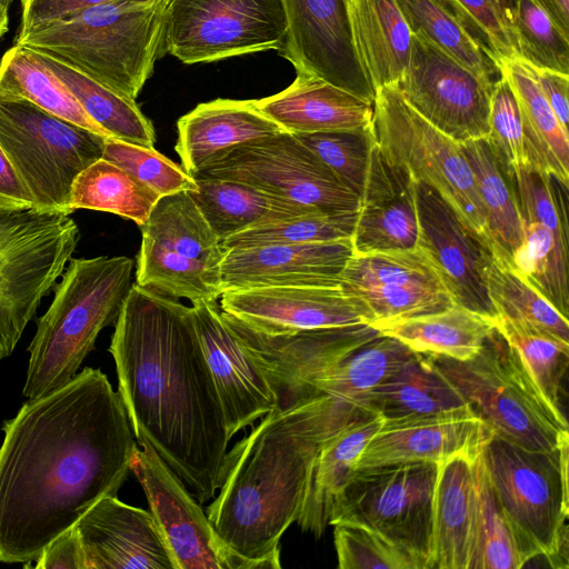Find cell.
Segmentation results:
<instances>
[{
	"label": "cell",
	"instance_id": "obj_1",
	"mask_svg": "<svg viewBox=\"0 0 569 569\" xmlns=\"http://www.w3.org/2000/svg\"><path fill=\"white\" fill-rule=\"evenodd\" d=\"M0 561L41 555L103 497L117 496L139 447L108 377L86 367L3 422Z\"/></svg>",
	"mask_w": 569,
	"mask_h": 569
},
{
	"label": "cell",
	"instance_id": "obj_2",
	"mask_svg": "<svg viewBox=\"0 0 569 569\" xmlns=\"http://www.w3.org/2000/svg\"><path fill=\"white\" fill-rule=\"evenodd\" d=\"M109 352L138 445L151 447L201 505L212 500L230 438L191 307L132 283Z\"/></svg>",
	"mask_w": 569,
	"mask_h": 569
},
{
	"label": "cell",
	"instance_id": "obj_3",
	"mask_svg": "<svg viewBox=\"0 0 569 569\" xmlns=\"http://www.w3.org/2000/svg\"><path fill=\"white\" fill-rule=\"evenodd\" d=\"M328 438L310 400L280 402L227 452L222 483L206 513L246 569H279L280 540L297 522L311 462Z\"/></svg>",
	"mask_w": 569,
	"mask_h": 569
},
{
	"label": "cell",
	"instance_id": "obj_4",
	"mask_svg": "<svg viewBox=\"0 0 569 569\" xmlns=\"http://www.w3.org/2000/svg\"><path fill=\"white\" fill-rule=\"evenodd\" d=\"M166 0H117L19 32L14 44L47 54L136 100L162 54Z\"/></svg>",
	"mask_w": 569,
	"mask_h": 569
},
{
	"label": "cell",
	"instance_id": "obj_5",
	"mask_svg": "<svg viewBox=\"0 0 569 569\" xmlns=\"http://www.w3.org/2000/svg\"><path fill=\"white\" fill-rule=\"evenodd\" d=\"M133 260L124 256L69 260L50 307L37 319L24 397L43 396L78 373L100 331L116 323L133 283Z\"/></svg>",
	"mask_w": 569,
	"mask_h": 569
},
{
	"label": "cell",
	"instance_id": "obj_6",
	"mask_svg": "<svg viewBox=\"0 0 569 569\" xmlns=\"http://www.w3.org/2000/svg\"><path fill=\"white\" fill-rule=\"evenodd\" d=\"M429 357L493 437L548 452L569 440L562 410L549 401L496 327L469 360Z\"/></svg>",
	"mask_w": 569,
	"mask_h": 569
},
{
	"label": "cell",
	"instance_id": "obj_7",
	"mask_svg": "<svg viewBox=\"0 0 569 569\" xmlns=\"http://www.w3.org/2000/svg\"><path fill=\"white\" fill-rule=\"evenodd\" d=\"M568 447L529 450L492 437L482 456L498 500L533 559L545 556L552 567H568Z\"/></svg>",
	"mask_w": 569,
	"mask_h": 569
},
{
	"label": "cell",
	"instance_id": "obj_8",
	"mask_svg": "<svg viewBox=\"0 0 569 569\" xmlns=\"http://www.w3.org/2000/svg\"><path fill=\"white\" fill-rule=\"evenodd\" d=\"M80 237L69 213L0 211V360L13 352Z\"/></svg>",
	"mask_w": 569,
	"mask_h": 569
},
{
	"label": "cell",
	"instance_id": "obj_9",
	"mask_svg": "<svg viewBox=\"0 0 569 569\" xmlns=\"http://www.w3.org/2000/svg\"><path fill=\"white\" fill-rule=\"evenodd\" d=\"M372 130L383 158L437 191L490 250L485 211L461 143L421 117L397 83L376 90Z\"/></svg>",
	"mask_w": 569,
	"mask_h": 569
},
{
	"label": "cell",
	"instance_id": "obj_10",
	"mask_svg": "<svg viewBox=\"0 0 569 569\" xmlns=\"http://www.w3.org/2000/svg\"><path fill=\"white\" fill-rule=\"evenodd\" d=\"M104 139L27 100L0 98V147L37 210L72 213V183L102 158Z\"/></svg>",
	"mask_w": 569,
	"mask_h": 569
},
{
	"label": "cell",
	"instance_id": "obj_11",
	"mask_svg": "<svg viewBox=\"0 0 569 569\" xmlns=\"http://www.w3.org/2000/svg\"><path fill=\"white\" fill-rule=\"evenodd\" d=\"M140 229L137 284L192 303L218 300L224 250L188 191L159 198Z\"/></svg>",
	"mask_w": 569,
	"mask_h": 569
},
{
	"label": "cell",
	"instance_id": "obj_12",
	"mask_svg": "<svg viewBox=\"0 0 569 569\" xmlns=\"http://www.w3.org/2000/svg\"><path fill=\"white\" fill-rule=\"evenodd\" d=\"M438 465L405 462L355 469L333 508L338 522L366 527L432 569L433 491Z\"/></svg>",
	"mask_w": 569,
	"mask_h": 569
},
{
	"label": "cell",
	"instance_id": "obj_13",
	"mask_svg": "<svg viewBox=\"0 0 569 569\" xmlns=\"http://www.w3.org/2000/svg\"><path fill=\"white\" fill-rule=\"evenodd\" d=\"M287 31L281 0H166L162 54L194 64L279 51Z\"/></svg>",
	"mask_w": 569,
	"mask_h": 569
},
{
	"label": "cell",
	"instance_id": "obj_14",
	"mask_svg": "<svg viewBox=\"0 0 569 569\" xmlns=\"http://www.w3.org/2000/svg\"><path fill=\"white\" fill-rule=\"evenodd\" d=\"M196 176L244 182L325 211H358L360 207V196L286 131L240 146Z\"/></svg>",
	"mask_w": 569,
	"mask_h": 569
},
{
	"label": "cell",
	"instance_id": "obj_15",
	"mask_svg": "<svg viewBox=\"0 0 569 569\" xmlns=\"http://www.w3.org/2000/svg\"><path fill=\"white\" fill-rule=\"evenodd\" d=\"M493 83L412 34L408 67L397 86L421 117L462 143L486 139Z\"/></svg>",
	"mask_w": 569,
	"mask_h": 569
},
{
	"label": "cell",
	"instance_id": "obj_16",
	"mask_svg": "<svg viewBox=\"0 0 569 569\" xmlns=\"http://www.w3.org/2000/svg\"><path fill=\"white\" fill-rule=\"evenodd\" d=\"M131 472L140 483L173 569H246L219 538L206 510L148 445H139Z\"/></svg>",
	"mask_w": 569,
	"mask_h": 569
},
{
	"label": "cell",
	"instance_id": "obj_17",
	"mask_svg": "<svg viewBox=\"0 0 569 569\" xmlns=\"http://www.w3.org/2000/svg\"><path fill=\"white\" fill-rule=\"evenodd\" d=\"M219 298L229 321L263 337L369 323L365 306L340 284L231 290Z\"/></svg>",
	"mask_w": 569,
	"mask_h": 569
},
{
	"label": "cell",
	"instance_id": "obj_18",
	"mask_svg": "<svg viewBox=\"0 0 569 569\" xmlns=\"http://www.w3.org/2000/svg\"><path fill=\"white\" fill-rule=\"evenodd\" d=\"M191 310L231 439L277 409L279 396L251 350L227 321L217 301L192 303Z\"/></svg>",
	"mask_w": 569,
	"mask_h": 569
},
{
	"label": "cell",
	"instance_id": "obj_19",
	"mask_svg": "<svg viewBox=\"0 0 569 569\" xmlns=\"http://www.w3.org/2000/svg\"><path fill=\"white\" fill-rule=\"evenodd\" d=\"M418 248L430 261L453 302L495 318L485 268L491 253L429 186L415 181Z\"/></svg>",
	"mask_w": 569,
	"mask_h": 569
},
{
	"label": "cell",
	"instance_id": "obj_20",
	"mask_svg": "<svg viewBox=\"0 0 569 569\" xmlns=\"http://www.w3.org/2000/svg\"><path fill=\"white\" fill-rule=\"evenodd\" d=\"M288 31L280 56L296 72L321 78L363 99L375 92L355 58L346 0H281Z\"/></svg>",
	"mask_w": 569,
	"mask_h": 569
},
{
	"label": "cell",
	"instance_id": "obj_21",
	"mask_svg": "<svg viewBox=\"0 0 569 569\" xmlns=\"http://www.w3.org/2000/svg\"><path fill=\"white\" fill-rule=\"evenodd\" d=\"M493 437L469 406L439 413L382 419L355 469L405 462L475 459Z\"/></svg>",
	"mask_w": 569,
	"mask_h": 569
},
{
	"label": "cell",
	"instance_id": "obj_22",
	"mask_svg": "<svg viewBox=\"0 0 569 569\" xmlns=\"http://www.w3.org/2000/svg\"><path fill=\"white\" fill-rule=\"evenodd\" d=\"M416 353L398 339L380 333L279 400L311 398L321 423L336 435L376 416L369 406L370 391Z\"/></svg>",
	"mask_w": 569,
	"mask_h": 569
},
{
	"label": "cell",
	"instance_id": "obj_23",
	"mask_svg": "<svg viewBox=\"0 0 569 569\" xmlns=\"http://www.w3.org/2000/svg\"><path fill=\"white\" fill-rule=\"evenodd\" d=\"M352 253L351 239L227 249L219 269V290L339 286Z\"/></svg>",
	"mask_w": 569,
	"mask_h": 569
},
{
	"label": "cell",
	"instance_id": "obj_24",
	"mask_svg": "<svg viewBox=\"0 0 569 569\" xmlns=\"http://www.w3.org/2000/svg\"><path fill=\"white\" fill-rule=\"evenodd\" d=\"M86 569H173L150 511L108 496L72 527Z\"/></svg>",
	"mask_w": 569,
	"mask_h": 569
},
{
	"label": "cell",
	"instance_id": "obj_25",
	"mask_svg": "<svg viewBox=\"0 0 569 569\" xmlns=\"http://www.w3.org/2000/svg\"><path fill=\"white\" fill-rule=\"evenodd\" d=\"M417 239L415 180L388 162L375 141L351 236L353 253L410 250Z\"/></svg>",
	"mask_w": 569,
	"mask_h": 569
},
{
	"label": "cell",
	"instance_id": "obj_26",
	"mask_svg": "<svg viewBox=\"0 0 569 569\" xmlns=\"http://www.w3.org/2000/svg\"><path fill=\"white\" fill-rule=\"evenodd\" d=\"M177 128L176 151L192 177L240 146L284 131L254 100L233 99L199 103L178 120Z\"/></svg>",
	"mask_w": 569,
	"mask_h": 569
},
{
	"label": "cell",
	"instance_id": "obj_27",
	"mask_svg": "<svg viewBox=\"0 0 569 569\" xmlns=\"http://www.w3.org/2000/svg\"><path fill=\"white\" fill-rule=\"evenodd\" d=\"M254 103L292 134L372 129L373 101L303 72L284 90Z\"/></svg>",
	"mask_w": 569,
	"mask_h": 569
},
{
	"label": "cell",
	"instance_id": "obj_28",
	"mask_svg": "<svg viewBox=\"0 0 569 569\" xmlns=\"http://www.w3.org/2000/svg\"><path fill=\"white\" fill-rule=\"evenodd\" d=\"M351 47L367 82L398 83L408 67L412 33L397 0H346Z\"/></svg>",
	"mask_w": 569,
	"mask_h": 569
},
{
	"label": "cell",
	"instance_id": "obj_29",
	"mask_svg": "<svg viewBox=\"0 0 569 569\" xmlns=\"http://www.w3.org/2000/svg\"><path fill=\"white\" fill-rule=\"evenodd\" d=\"M382 422L378 415L356 422L319 446L310 466L305 500L297 520L305 532L319 538L330 526L339 496L369 439Z\"/></svg>",
	"mask_w": 569,
	"mask_h": 569
},
{
	"label": "cell",
	"instance_id": "obj_30",
	"mask_svg": "<svg viewBox=\"0 0 569 569\" xmlns=\"http://www.w3.org/2000/svg\"><path fill=\"white\" fill-rule=\"evenodd\" d=\"M193 178L197 189L188 192L220 243L249 228L320 210L244 182L202 176Z\"/></svg>",
	"mask_w": 569,
	"mask_h": 569
},
{
	"label": "cell",
	"instance_id": "obj_31",
	"mask_svg": "<svg viewBox=\"0 0 569 569\" xmlns=\"http://www.w3.org/2000/svg\"><path fill=\"white\" fill-rule=\"evenodd\" d=\"M472 460L453 458L438 465L432 511V569H469L475 515Z\"/></svg>",
	"mask_w": 569,
	"mask_h": 569
},
{
	"label": "cell",
	"instance_id": "obj_32",
	"mask_svg": "<svg viewBox=\"0 0 569 569\" xmlns=\"http://www.w3.org/2000/svg\"><path fill=\"white\" fill-rule=\"evenodd\" d=\"M497 64L518 102L532 167L568 186L569 133L547 102L530 67L518 58L501 59Z\"/></svg>",
	"mask_w": 569,
	"mask_h": 569
},
{
	"label": "cell",
	"instance_id": "obj_33",
	"mask_svg": "<svg viewBox=\"0 0 569 569\" xmlns=\"http://www.w3.org/2000/svg\"><path fill=\"white\" fill-rule=\"evenodd\" d=\"M412 351L453 360H469L495 330L493 318L453 303L438 312L375 327Z\"/></svg>",
	"mask_w": 569,
	"mask_h": 569
},
{
	"label": "cell",
	"instance_id": "obj_34",
	"mask_svg": "<svg viewBox=\"0 0 569 569\" xmlns=\"http://www.w3.org/2000/svg\"><path fill=\"white\" fill-rule=\"evenodd\" d=\"M369 406L382 419L426 416L468 406L431 358L416 353L369 393Z\"/></svg>",
	"mask_w": 569,
	"mask_h": 569
},
{
	"label": "cell",
	"instance_id": "obj_35",
	"mask_svg": "<svg viewBox=\"0 0 569 569\" xmlns=\"http://www.w3.org/2000/svg\"><path fill=\"white\" fill-rule=\"evenodd\" d=\"M0 98L27 100L58 118L112 138L84 112L41 57L22 46L14 44L0 60Z\"/></svg>",
	"mask_w": 569,
	"mask_h": 569
},
{
	"label": "cell",
	"instance_id": "obj_36",
	"mask_svg": "<svg viewBox=\"0 0 569 569\" xmlns=\"http://www.w3.org/2000/svg\"><path fill=\"white\" fill-rule=\"evenodd\" d=\"M486 216L492 254L510 267L522 243L523 220L513 187L500 170L485 139L461 143Z\"/></svg>",
	"mask_w": 569,
	"mask_h": 569
},
{
	"label": "cell",
	"instance_id": "obj_37",
	"mask_svg": "<svg viewBox=\"0 0 569 569\" xmlns=\"http://www.w3.org/2000/svg\"><path fill=\"white\" fill-rule=\"evenodd\" d=\"M482 451L471 462L475 515L469 569H519L531 558L498 500Z\"/></svg>",
	"mask_w": 569,
	"mask_h": 569
},
{
	"label": "cell",
	"instance_id": "obj_38",
	"mask_svg": "<svg viewBox=\"0 0 569 569\" xmlns=\"http://www.w3.org/2000/svg\"><path fill=\"white\" fill-rule=\"evenodd\" d=\"M37 53L71 91L84 112L113 139L153 148V126L136 100L118 94L57 59Z\"/></svg>",
	"mask_w": 569,
	"mask_h": 569
},
{
	"label": "cell",
	"instance_id": "obj_39",
	"mask_svg": "<svg viewBox=\"0 0 569 569\" xmlns=\"http://www.w3.org/2000/svg\"><path fill=\"white\" fill-rule=\"evenodd\" d=\"M159 198L126 170L100 158L76 177L71 187L69 210L111 212L141 227Z\"/></svg>",
	"mask_w": 569,
	"mask_h": 569
},
{
	"label": "cell",
	"instance_id": "obj_40",
	"mask_svg": "<svg viewBox=\"0 0 569 569\" xmlns=\"http://www.w3.org/2000/svg\"><path fill=\"white\" fill-rule=\"evenodd\" d=\"M522 220V243L510 268L568 318V232Z\"/></svg>",
	"mask_w": 569,
	"mask_h": 569
},
{
	"label": "cell",
	"instance_id": "obj_41",
	"mask_svg": "<svg viewBox=\"0 0 569 569\" xmlns=\"http://www.w3.org/2000/svg\"><path fill=\"white\" fill-rule=\"evenodd\" d=\"M412 34L476 76L496 81L499 68L443 0H397Z\"/></svg>",
	"mask_w": 569,
	"mask_h": 569
},
{
	"label": "cell",
	"instance_id": "obj_42",
	"mask_svg": "<svg viewBox=\"0 0 569 569\" xmlns=\"http://www.w3.org/2000/svg\"><path fill=\"white\" fill-rule=\"evenodd\" d=\"M485 280L496 316L569 342L568 318L492 252L485 268Z\"/></svg>",
	"mask_w": 569,
	"mask_h": 569
},
{
	"label": "cell",
	"instance_id": "obj_43",
	"mask_svg": "<svg viewBox=\"0 0 569 569\" xmlns=\"http://www.w3.org/2000/svg\"><path fill=\"white\" fill-rule=\"evenodd\" d=\"M358 211L317 210L279 221L259 224L229 237L221 242L231 248L331 242L351 239Z\"/></svg>",
	"mask_w": 569,
	"mask_h": 569
},
{
	"label": "cell",
	"instance_id": "obj_44",
	"mask_svg": "<svg viewBox=\"0 0 569 569\" xmlns=\"http://www.w3.org/2000/svg\"><path fill=\"white\" fill-rule=\"evenodd\" d=\"M493 321L549 401L561 410L560 393L568 369L569 342L502 316H496Z\"/></svg>",
	"mask_w": 569,
	"mask_h": 569
},
{
	"label": "cell",
	"instance_id": "obj_45",
	"mask_svg": "<svg viewBox=\"0 0 569 569\" xmlns=\"http://www.w3.org/2000/svg\"><path fill=\"white\" fill-rule=\"evenodd\" d=\"M340 284H416L446 290L435 268L418 248L352 253L340 274Z\"/></svg>",
	"mask_w": 569,
	"mask_h": 569
},
{
	"label": "cell",
	"instance_id": "obj_46",
	"mask_svg": "<svg viewBox=\"0 0 569 569\" xmlns=\"http://www.w3.org/2000/svg\"><path fill=\"white\" fill-rule=\"evenodd\" d=\"M361 301L369 315V325L409 319L441 311L455 302L445 289L416 284L345 286Z\"/></svg>",
	"mask_w": 569,
	"mask_h": 569
},
{
	"label": "cell",
	"instance_id": "obj_47",
	"mask_svg": "<svg viewBox=\"0 0 569 569\" xmlns=\"http://www.w3.org/2000/svg\"><path fill=\"white\" fill-rule=\"evenodd\" d=\"M443 1L492 61L498 63L501 59L518 58L516 33L518 0Z\"/></svg>",
	"mask_w": 569,
	"mask_h": 569
},
{
	"label": "cell",
	"instance_id": "obj_48",
	"mask_svg": "<svg viewBox=\"0 0 569 569\" xmlns=\"http://www.w3.org/2000/svg\"><path fill=\"white\" fill-rule=\"evenodd\" d=\"M488 128L485 140L509 181L517 171L532 167L518 102L501 76L492 87Z\"/></svg>",
	"mask_w": 569,
	"mask_h": 569
},
{
	"label": "cell",
	"instance_id": "obj_49",
	"mask_svg": "<svg viewBox=\"0 0 569 569\" xmlns=\"http://www.w3.org/2000/svg\"><path fill=\"white\" fill-rule=\"evenodd\" d=\"M292 134V133H291ZM352 191L361 196L367 180L373 130L295 134Z\"/></svg>",
	"mask_w": 569,
	"mask_h": 569
},
{
	"label": "cell",
	"instance_id": "obj_50",
	"mask_svg": "<svg viewBox=\"0 0 569 569\" xmlns=\"http://www.w3.org/2000/svg\"><path fill=\"white\" fill-rule=\"evenodd\" d=\"M516 33L518 59L569 74V37L532 0L517 1Z\"/></svg>",
	"mask_w": 569,
	"mask_h": 569
},
{
	"label": "cell",
	"instance_id": "obj_51",
	"mask_svg": "<svg viewBox=\"0 0 569 569\" xmlns=\"http://www.w3.org/2000/svg\"><path fill=\"white\" fill-rule=\"evenodd\" d=\"M102 158L119 166L160 198L197 189L196 179L154 148L104 139Z\"/></svg>",
	"mask_w": 569,
	"mask_h": 569
},
{
	"label": "cell",
	"instance_id": "obj_52",
	"mask_svg": "<svg viewBox=\"0 0 569 569\" xmlns=\"http://www.w3.org/2000/svg\"><path fill=\"white\" fill-rule=\"evenodd\" d=\"M339 569H422L408 552L362 526L332 525Z\"/></svg>",
	"mask_w": 569,
	"mask_h": 569
},
{
	"label": "cell",
	"instance_id": "obj_53",
	"mask_svg": "<svg viewBox=\"0 0 569 569\" xmlns=\"http://www.w3.org/2000/svg\"><path fill=\"white\" fill-rule=\"evenodd\" d=\"M111 1L117 0H21L22 11L19 32L28 31L69 13Z\"/></svg>",
	"mask_w": 569,
	"mask_h": 569
},
{
	"label": "cell",
	"instance_id": "obj_54",
	"mask_svg": "<svg viewBox=\"0 0 569 569\" xmlns=\"http://www.w3.org/2000/svg\"><path fill=\"white\" fill-rule=\"evenodd\" d=\"M37 569H86L73 528L54 538L37 558Z\"/></svg>",
	"mask_w": 569,
	"mask_h": 569
},
{
	"label": "cell",
	"instance_id": "obj_55",
	"mask_svg": "<svg viewBox=\"0 0 569 569\" xmlns=\"http://www.w3.org/2000/svg\"><path fill=\"white\" fill-rule=\"evenodd\" d=\"M528 66L561 127L569 133V74Z\"/></svg>",
	"mask_w": 569,
	"mask_h": 569
},
{
	"label": "cell",
	"instance_id": "obj_56",
	"mask_svg": "<svg viewBox=\"0 0 569 569\" xmlns=\"http://www.w3.org/2000/svg\"><path fill=\"white\" fill-rule=\"evenodd\" d=\"M33 208V199L0 147V211Z\"/></svg>",
	"mask_w": 569,
	"mask_h": 569
},
{
	"label": "cell",
	"instance_id": "obj_57",
	"mask_svg": "<svg viewBox=\"0 0 569 569\" xmlns=\"http://www.w3.org/2000/svg\"><path fill=\"white\" fill-rule=\"evenodd\" d=\"M551 18L555 24L569 37V0H532Z\"/></svg>",
	"mask_w": 569,
	"mask_h": 569
},
{
	"label": "cell",
	"instance_id": "obj_58",
	"mask_svg": "<svg viewBox=\"0 0 569 569\" xmlns=\"http://www.w3.org/2000/svg\"><path fill=\"white\" fill-rule=\"evenodd\" d=\"M8 9L0 2V39L8 31L9 17Z\"/></svg>",
	"mask_w": 569,
	"mask_h": 569
},
{
	"label": "cell",
	"instance_id": "obj_59",
	"mask_svg": "<svg viewBox=\"0 0 569 569\" xmlns=\"http://www.w3.org/2000/svg\"><path fill=\"white\" fill-rule=\"evenodd\" d=\"M12 1H13V0H0V2H1L4 7H7V8H9V6L11 4V2H12Z\"/></svg>",
	"mask_w": 569,
	"mask_h": 569
}]
</instances>
